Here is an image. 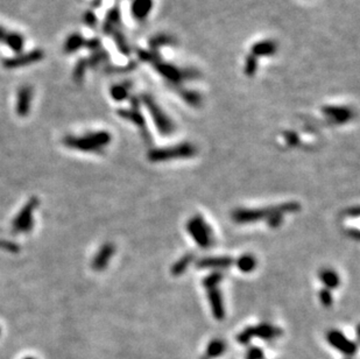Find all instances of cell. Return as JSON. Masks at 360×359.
I'll return each instance as SVG.
<instances>
[{"label":"cell","mask_w":360,"mask_h":359,"mask_svg":"<svg viewBox=\"0 0 360 359\" xmlns=\"http://www.w3.org/2000/svg\"><path fill=\"white\" fill-rule=\"evenodd\" d=\"M301 210L298 202H286L278 205L261 209H237L232 213V219L238 224H251L260 220H267L275 214H294Z\"/></svg>","instance_id":"obj_1"},{"label":"cell","mask_w":360,"mask_h":359,"mask_svg":"<svg viewBox=\"0 0 360 359\" xmlns=\"http://www.w3.org/2000/svg\"><path fill=\"white\" fill-rule=\"evenodd\" d=\"M111 141V134L105 131L88 133L83 137L68 136L64 138V145L69 148L82 152H100Z\"/></svg>","instance_id":"obj_2"},{"label":"cell","mask_w":360,"mask_h":359,"mask_svg":"<svg viewBox=\"0 0 360 359\" xmlns=\"http://www.w3.org/2000/svg\"><path fill=\"white\" fill-rule=\"evenodd\" d=\"M141 100H143L146 109L148 110L150 118H152L154 124H155L158 131L161 133V136H170L175 130V126L171 119L167 116V113L161 109V106L149 95H143L141 96Z\"/></svg>","instance_id":"obj_3"},{"label":"cell","mask_w":360,"mask_h":359,"mask_svg":"<svg viewBox=\"0 0 360 359\" xmlns=\"http://www.w3.org/2000/svg\"><path fill=\"white\" fill-rule=\"evenodd\" d=\"M187 230L201 248H209L214 244V233L210 225L199 215L192 217L187 223Z\"/></svg>","instance_id":"obj_4"},{"label":"cell","mask_w":360,"mask_h":359,"mask_svg":"<svg viewBox=\"0 0 360 359\" xmlns=\"http://www.w3.org/2000/svg\"><path fill=\"white\" fill-rule=\"evenodd\" d=\"M195 154H196V147L189 143H184L173 147L152 149V151L148 153V159L152 162H162L174 160V159L192 158Z\"/></svg>","instance_id":"obj_5"},{"label":"cell","mask_w":360,"mask_h":359,"mask_svg":"<svg viewBox=\"0 0 360 359\" xmlns=\"http://www.w3.org/2000/svg\"><path fill=\"white\" fill-rule=\"evenodd\" d=\"M39 204L36 197L30 198V201L23 208L19 215L13 220V231L17 233L28 232L33 228V213Z\"/></svg>","instance_id":"obj_6"},{"label":"cell","mask_w":360,"mask_h":359,"mask_svg":"<svg viewBox=\"0 0 360 359\" xmlns=\"http://www.w3.org/2000/svg\"><path fill=\"white\" fill-rule=\"evenodd\" d=\"M45 57V53L41 49H35V50L29 51L26 54H19L14 57L6 58L2 61V66L6 69H17L20 67L29 66V64L38 63L40 61H42V58Z\"/></svg>","instance_id":"obj_7"},{"label":"cell","mask_w":360,"mask_h":359,"mask_svg":"<svg viewBox=\"0 0 360 359\" xmlns=\"http://www.w3.org/2000/svg\"><path fill=\"white\" fill-rule=\"evenodd\" d=\"M329 344L345 356H353L357 352V344L347 338L343 333L338 330H330L327 335Z\"/></svg>","instance_id":"obj_8"},{"label":"cell","mask_w":360,"mask_h":359,"mask_svg":"<svg viewBox=\"0 0 360 359\" xmlns=\"http://www.w3.org/2000/svg\"><path fill=\"white\" fill-rule=\"evenodd\" d=\"M153 63H154V67H155L156 72H158L161 76H164L167 81L173 83V84L175 85L180 84V83H182V81L186 79V72L178 69L177 67L171 66V64H168L165 62H161L160 58H156Z\"/></svg>","instance_id":"obj_9"},{"label":"cell","mask_w":360,"mask_h":359,"mask_svg":"<svg viewBox=\"0 0 360 359\" xmlns=\"http://www.w3.org/2000/svg\"><path fill=\"white\" fill-rule=\"evenodd\" d=\"M207 291L212 315H214V317L216 318V320L221 321L224 317H225V308H224L223 297H221L220 290L218 289V287H212L208 288Z\"/></svg>","instance_id":"obj_10"},{"label":"cell","mask_w":360,"mask_h":359,"mask_svg":"<svg viewBox=\"0 0 360 359\" xmlns=\"http://www.w3.org/2000/svg\"><path fill=\"white\" fill-rule=\"evenodd\" d=\"M115 245L112 243H105L103 246L100 247V250L98 251L96 257L94 258V262H92V268L95 271H103L105 269L107 265H109L110 260L112 259L113 254H115Z\"/></svg>","instance_id":"obj_11"},{"label":"cell","mask_w":360,"mask_h":359,"mask_svg":"<svg viewBox=\"0 0 360 359\" xmlns=\"http://www.w3.org/2000/svg\"><path fill=\"white\" fill-rule=\"evenodd\" d=\"M235 259L230 257H207L202 258L196 263V266L202 269H223L233 266Z\"/></svg>","instance_id":"obj_12"},{"label":"cell","mask_w":360,"mask_h":359,"mask_svg":"<svg viewBox=\"0 0 360 359\" xmlns=\"http://www.w3.org/2000/svg\"><path fill=\"white\" fill-rule=\"evenodd\" d=\"M322 112L335 124H345L352 118V111L344 106H325Z\"/></svg>","instance_id":"obj_13"},{"label":"cell","mask_w":360,"mask_h":359,"mask_svg":"<svg viewBox=\"0 0 360 359\" xmlns=\"http://www.w3.org/2000/svg\"><path fill=\"white\" fill-rule=\"evenodd\" d=\"M251 331L252 336L259 337V338L264 340L276 339L280 336H282L281 328L268 323H261L259 325H255V327H251Z\"/></svg>","instance_id":"obj_14"},{"label":"cell","mask_w":360,"mask_h":359,"mask_svg":"<svg viewBox=\"0 0 360 359\" xmlns=\"http://www.w3.org/2000/svg\"><path fill=\"white\" fill-rule=\"evenodd\" d=\"M33 89L30 85H23L18 91L17 99V113L20 117H26L30 110V103H32Z\"/></svg>","instance_id":"obj_15"},{"label":"cell","mask_w":360,"mask_h":359,"mask_svg":"<svg viewBox=\"0 0 360 359\" xmlns=\"http://www.w3.org/2000/svg\"><path fill=\"white\" fill-rule=\"evenodd\" d=\"M132 105H133V107H132L131 110H119L118 115L121 117V118L133 122V124L137 125V126L143 128L144 133V130H146L144 118V116L141 115V112L139 111V107L137 106V100L135 99L132 100Z\"/></svg>","instance_id":"obj_16"},{"label":"cell","mask_w":360,"mask_h":359,"mask_svg":"<svg viewBox=\"0 0 360 359\" xmlns=\"http://www.w3.org/2000/svg\"><path fill=\"white\" fill-rule=\"evenodd\" d=\"M153 10V0H133L131 6L132 15L138 20H144Z\"/></svg>","instance_id":"obj_17"},{"label":"cell","mask_w":360,"mask_h":359,"mask_svg":"<svg viewBox=\"0 0 360 359\" xmlns=\"http://www.w3.org/2000/svg\"><path fill=\"white\" fill-rule=\"evenodd\" d=\"M278 46L272 40H264V41L257 42L252 47V55L255 57H263V56H272L276 53Z\"/></svg>","instance_id":"obj_18"},{"label":"cell","mask_w":360,"mask_h":359,"mask_svg":"<svg viewBox=\"0 0 360 359\" xmlns=\"http://www.w3.org/2000/svg\"><path fill=\"white\" fill-rule=\"evenodd\" d=\"M84 45H85L84 38H83L81 34H78V33H73V34H70L68 36L66 42H64L63 46L64 53L67 54L76 53L78 49L84 47Z\"/></svg>","instance_id":"obj_19"},{"label":"cell","mask_w":360,"mask_h":359,"mask_svg":"<svg viewBox=\"0 0 360 359\" xmlns=\"http://www.w3.org/2000/svg\"><path fill=\"white\" fill-rule=\"evenodd\" d=\"M319 280L325 285L327 289H335L339 286L340 279L334 269L324 268L319 272Z\"/></svg>","instance_id":"obj_20"},{"label":"cell","mask_w":360,"mask_h":359,"mask_svg":"<svg viewBox=\"0 0 360 359\" xmlns=\"http://www.w3.org/2000/svg\"><path fill=\"white\" fill-rule=\"evenodd\" d=\"M193 258L195 257H193L192 253H187L184 254L183 257H181L180 259L171 266L170 269L171 275H174V277H180V275H182L183 273L187 271L190 263L193 262Z\"/></svg>","instance_id":"obj_21"},{"label":"cell","mask_w":360,"mask_h":359,"mask_svg":"<svg viewBox=\"0 0 360 359\" xmlns=\"http://www.w3.org/2000/svg\"><path fill=\"white\" fill-rule=\"evenodd\" d=\"M226 345L223 340L220 339H214L209 343L207 346V352H205V357L208 359L217 358L225 352Z\"/></svg>","instance_id":"obj_22"},{"label":"cell","mask_w":360,"mask_h":359,"mask_svg":"<svg viewBox=\"0 0 360 359\" xmlns=\"http://www.w3.org/2000/svg\"><path fill=\"white\" fill-rule=\"evenodd\" d=\"M237 267L244 273H250L254 271L257 267V259L252 254H244L236 262Z\"/></svg>","instance_id":"obj_23"},{"label":"cell","mask_w":360,"mask_h":359,"mask_svg":"<svg viewBox=\"0 0 360 359\" xmlns=\"http://www.w3.org/2000/svg\"><path fill=\"white\" fill-rule=\"evenodd\" d=\"M111 96L117 102H121V100L128 98L130 95V83H121V84H115L110 90Z\"/></svg>","instance_id":"obj_24"},{"label":"cell","mask_w":360,"mask_h":359,"mask_svg":"<svg viewBox=\"0 0 360 359\" xmlns=\"http://www.w3.org/2000/svg\"><path fill=\"white\" fill-rule=\"evenodd\" d=\"M5 44L10 47L12 50H14L15 53H20L24 49V38L18 33H10L8 32L7 36H6Z\"/></svg>","instance_id":"obj_25"},{"label":"cell","mask_w":360,"mask_h":359,"mask_svg":"<svg viewBox=\"0 0 360 359\" xmlns=\"http://www.w3.org/2000/svg\"><path fill=\"white\" fill-rule=\"evenodd\" d=\"M111 34H112L113 39H115L116 45H117V47H118L119 50L121 51V53L124 54V55H130L131 48H130V46H128L127 41H126L125 36L122 35L121 33H120L119 30H117V29L113 30V32L111 33Z\"/></svg>","instance_id":"obj_26"},{"label":"cell","mask_w":360,"mask_h":359,"mask_svg":"<svg viewBox=\"0 0 360 359\" xmlns=\"http://www.w3.org/2000/svg\"><path fill=\"white\" fill-rule=\"evenodd\" d=\"M88 68L89 67H88L87 60H85V58H81V60L76 63L75 69H73V72H72L73 81H75L76 83H81L83 81V78H84L85 72H87Z\"/></svg>","instance_id":"obj_27"},{"label":"cell","mask_w":360,"mask_h":359,"mask_svg":"<svg viewBox=\"0 0 360 359\" xmlns=\"http://www.w3.org/2000/svg\"><path fill=\"white\" fill-rule=\"evenodd\" d=\"M105 60H107L106 51L104 50V49H98V50L94 51V53L90 55V57L87 60V63L88 67H96Z\"/></svg>","instance_id":"obj_28"},{"label":"cell","mask_w":360,"mask_h":359,"mask_svg":"<svg viewBox=\"0 0 360 359\" xmlns=\"http://www.w3.org/2000/svg\"><path fill=\"white\" fill-rule=\"evenodd\" d=\"M223 278H224V275L219 272L212 273V274L208 275V277L203 280V286L207 288V289L208 288H212V287H218V285L220 284V281L223 280Z\"/></svg>","instance_id":"obj_29"},{"label":"cell","mask_w":360,"mask_h":359,"mask_svg":"<svg viewBox=\"0 0 360 359\" xmlns=\"http://www.w3.org/2000/svg\"><path fill=\"white\" fill-rule=\"evenodd\" d=\"M258 69V60L253 55L246 57L245 61V73L247 76H253Z\"/></svg>","instance_id":"obj_30"},{"label":"cell","mask_w":360,"mask_h":359,"mask_svg":"<svg viewBox=\"0 0 360 359\" xmlns=\"http://www.w3.org/2000/svg\"><path fill=\"white\" fill-rule=\"evenodd\" d=\"M182 98L188 104L192 106H198L201 104V96L195 91H183Z\"/></svg>","instance_id":"obj_31"},{"label":"cell","mask_w":360,"mask_h":359,"mask_svg":"<svg viewBox=\"0 0 360 359\" xmlns=\"http://www.w3.org/2000/svg\"><path fill=\"white\" fill-rule=\"evenodd\" d=\"M319 301H321L323 306L327 307V308L332 306V303H334V296H332L330 289L324 288V289L319 290Z\"/></svg>","instance_id":"obj_32"},{"label":"cell","mask_w":360,"mask_h":359,"mask_svg":"<svg viewBox=\"0 0 360 359\" xmlns=\"http://www.w3.org/2000/svg\"><path fill=\"white\" fill-rule=\"evenodd\" d=\"M252 338H253V336H252L251 327H248V328H246V329L242 330L241 333L238 334V336H237V342L240 343V344L245 345V344H248V343L252 340Z\"/></svg>","instance_id":"obj_33"},{"label":"cell","mask_w":360,"mask_h":359,"mask_svg":"<svg viewBox=\"0 0 360 359\" xmlns=\"http://www.w3.org/2000/svg\"><path fill=\"white\" fill-rule=\"evenodd\" d=\"M285 139L287 141V145L290 147L297 146L298 143H300V138H298L297 133H295L293 131L285 132Z\"/></svg>","instance_id":"obj_34"},{"label":"cell","mask_w":360,"mask_h":359,"mask_svg":"<svg viewBox=\"0 0 360 359\" xmlns=\"http://www.w3.org/2000/svg\"><path fill=\"white\" fill-rule=\"evenodd\" d=\"M246 359H264V351L257 346H252L251 349H248Z\"/></svg>","instance_id":"obj_35"},{"label":"cell","mask_w":360,"mask_h":359,"mask_svg":"<svg viewBox=\"0 0 360 359\" xmlns=\"http://www.w3.org/2000/svg\"><path fill=\"white\" fill-rule=\"evenodd\" d=\"M84 23L88 27H91V28H92V27L96 26V24H97V18H96V15H95L94 12H92V11L85 12Z\"/></svg>","instance_id":"obj_36"},{"label":"cell","mask_w":360,"mask_h":359,"mask_svg":"<svg viewBox=\"0 0 360 359\" xmlns=\"http://www.w3.org/2000/svg\"><path fill=\"white\" fill-rule=\"evenodd\" d=\"M84 46L90 49V50L96 51V50H98V49H100L101 42H100L99 39L95 38V39H91V40H85V45Z\"/></svg>","instance_id":"obj_37"},{"label":"cell","mask_w":360,"mask_h":359,"mask_svg":"<svg viewBox=\"0 0 360 359\" xmlns=\"http://www.w3.org/2000/svg\"><path fill=\"white\" fill-rule=\"evenodd\" d=\"M8 32L6 29L2 28L1 26H0V42H4L5 44V40H6V36H7Z\"/></svg>","instance_id":"obj_38"},{"label":"cell","mask_w":360,"mask_h":359,"mask_svg":"<svg viewBox=\"0 0 360 359\" xmlns=\"http://www.w3.org/2000/svg\"><path fill=\"white\" fill-rule=\"evenodd\" d=\"M24 359H35V358H33V357H26V358H24Z\"/></svg>","instance_id":"obj_39"},{"label":"cell","mask_w":360,"mask_h":359,"mask_svg":"<svg viewBox=\"0 0 360 359\" xmlns=\"http://www.w3.org/2000/svg\"><path fill=\"white\" fill-rule=\"evenodd\" d=\"M201 359H208L207 357H203V358H201Z\"/></svg>","instance_id":"obj_40"}]
</instances>
